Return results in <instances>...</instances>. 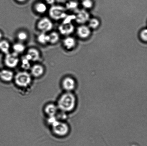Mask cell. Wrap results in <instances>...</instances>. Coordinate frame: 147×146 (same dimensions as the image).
Here are the masks:
<instances>
[{
    "label": "cell",
    "mask_w": 147,
    "mask_h": 146,
    "mask_svg": "<svg viewBox=\"0 0 147 146\" xmlns=\"http://www.w3.org/2000/svg\"><path fill=\"white\" fill-rule=\"evenodd\" d=\"M76 104V98L72 93L67 92L63 94L59 99L57 107L63 112L72 111Z\"/></svg>",
    "instance_id": "1"
},
{
    "label": "cell",
    "mask_w": 147,
    "mask_h": 146,
    "mask_svg": "<svg viewBox=\"0 0 147 146\" xmlns=\"http://www.w3.org/2000/svg\"><path fill=\"white\" fill-rule=\"evenodd\" d=\"M65 7L60 5H53L49 11V15L55 21L64 19L67 16Z\"/></svg>",
    "instance_id": "2"
},
{
    "label": "cell",
    "mask_w": 147,
    "mask_h": 146,
    "mask_svg": "<svg viewBox=\"0 0 147 146\" xmlns=\"http://www.w3.org/2000/svg\"><path fill=\"white\" fill-rule=\"evenodd\" d=\"M31 74L25 71H20L17 73L14 77L15 83L18 86L26 87L31 83Z\"/></svg>",
    "instance_id": "3"
},
{
    "label": "cell",
    "mask_w": 147,
    "mask_h": 146,
    "mask_svg": "<svg viewBox=\"0 0 147 146\" xmlns=\"http://www.w3.org/2000/svg\"><path fill=\"white\" fill-rule=\"evenodd\" d=\"M53 132L59 136H64L68 133L69 128L66 123L56 120L51 124Z\"/></svg>",
    "instance_id": "4"
},
{
    "label": "cell",
    "mask_w": 147,
    "mask_h": 146,
    "mask_svg": "<svg viewBox=\"0 0 147 146\" xmlns=\"http://www.w3.org/2000/svg\"><path fill=\"white\" fill-rule=\"evenodd\" d=\"M37 27L41 32L47 33L52 30L53 24L52 21L49 19L44 17L38 21Z\"/></svg>",
    "instance_id": "5"
},
{
    "label": "cell",
    "mask_w": 147,
    "mask_h": 146,
    "mask_svg": "<svg viewBox=\"0 0 147 146\" xmlns=\"http://www.w3.org/2000/svg\"><path fill=\"white\" fill-rule=\"evenodd\" d=\"M4 62L6 66L8 68H15L20 62L18 54L14 52L6 54Z\"/></svg>",
    "instance_id": "6"
},
{
    "label": "cell",
    "mask_w": 147,
    "mask_h": 146,
    "mask_svg": "<svg viewBox=\"0 0 147 146\" xmlns=\"http://www.w3.org/2000/svg\"><path fill=\"white\" fill-rule=\"evenodd\" d=\"M90 15L86 10L82 9L78 11L75 15V20L79 24H84L88 21Z\"/></svg>",
    "instance_id": "7"
},
{
    "label": "cell",
    "mask_w": 147,
    "mask_h": 146,
    "mask_svg": "<svg viewBox=\"0 0 147 146\" xmlns=\"http://www.w3.org/2000/svg\"><path fill=\"white\" fill-rule=\"evenodd\" d=\"M59 31L61 35L67 36L74 32V27L71 22H63L59 26Z\"/></svg>",
    "instance_id": "8"
},
{
    "label": "cell",
    "mask_w": 147,
    "mask_h": 146,
    "mask_svg": "<svg viewBox=\"0 0 147 146\" xmlns=\"http://www.w3.org/2000/svg\"><path fill=\"white\" fill-rule=\"evenodd\" d=\"M76 33L79 38L86 39L90 37L91 34V30L88 26L82 24L78 27Z\"/></svg>",
    "instance_id": "9"
},
{
    "label": "cell",
    "mask_w": 147,
    "mask_h": 146,
    "mask_svg": "<svg viewBox=\"0 0 147 146\" xmlns=\"http://www.w3.org/2000/svg\"><path fill=\"white\" fill-rule=\"evenodd\" d=\"M30 61H38L40 58V53L36 48H31L27 50L26 54L24 56Z\"/></svg>",
    "instance_id": "10"
},
{
    "label": "cell",
    "mask_w": 147,
    "mask_h": 146,
    "mask_svg": "<svg viewBox=\"0 0 147 146\" xmlns=\"http://www.w3.org/2000/svg\"><path fill=\"white\" fill-rule=\"evenodd\" d=\"M62 86L64 89L67 92H70L74 89L76 87V82L71 77H66L63 80Z\"/></svg>",
    "instance_id": "11"
},
{
    "label": "cell",
    "mask_w": 147,
    "mask_h": 146,
    "mask_svg": "<svg viewBox=\"0 0 147 146\" xmlns=\"http://www.w3.org/2000/svg\"><path fill=\"white\" fill-rule=\"evenodd\" d=\"M76 40L73 37L67 36L63 40V45L67 50L73 49L76 47Z\"/></svg>",
    "instance_id": "12"
},
{
    "label": "cell",
    "mask_w": 147,
    "mask_h": 146,
    "mask_svg": "<svg viewBox=\"0 0 147 146\" xmlns=\"http://www.w3.org/2000/svg\"><path fill=\"white\" fill-rule=\"evenodd\" d=\"M44 68L42 65L36 64L33 66L31 68V75L36 78L41 77L44 74Z\"/></svg>",
    "instance_id": "13"
},
{
    "label": "cell",
    "mask_w": 147,
    "mask_h": 146,
    "mask_svg": "<svg viewBox=\"0 0 147 146\" xmlns=\"http://www.w3.org/2000/svg\"><path fill=\"white\" fill-rule=\"evenodd\" d=\"M13 78V73L10 70L4 69L0 71V78L3 81L9 82Z\"/></svg>",
    "instance_id": "14"
},
{
    "label": "cell",
    "mask_w": 147,
    "mask_h": 146,
    "mask_svg": "<svg viewBox=\"0 0 147 146\" xmlns=\"http://www.w3.org/2000/svg\"><path fill=\"white\" fill-rule=\"evenodd\" d=\"M58 108L57 106L54 104H50L47 105L45 108V111L49 117L55 116L58 112Z\"/></svg>",
    "instance_id": "15"
},
{
    "label": "cell",
    "mask_w": 147,
    "mask_h": 146,
    "mask_svg": "<svg viewBox=\"0 0 147 146\" xmlns=\"http://www.w3.org/2000/svg\"><path fill=\"white\" fill-rule=\"evenodd\" d=\"M34 11L39 14H43L47 10V7L44 3L39 2L35 4L34 6Z\"/></svg>",
    "instance_id": "16"
},
{
    "label": "cell",
    "mask_w": 147,
    "mask_h": 146,
    "mask_svg": "<svg viewBox=\"0 0 147 146\" xmlns=\"http://www.w3.org/2000/svg\"><path fill=\"white\" fill-rule=\"evenodd\" d=\"M10 44L7 40H1L0 41V51L4 54L9 53Z\"/></svg>",
    "instance_id": "17"
},
{
    "label": "cell",
    "mask_w": 147,
    "mask_h": 146,
    "mask_svg": "<svg viewBox=\"0 0 147 146\" xmlns=\"http://www.w3.org/2000/svg\"><path fill=\"white\" fill-rule=\"evenodd\" d=\"M37 40L39 43L41 45H46L49 43V35L46 33L41 32L37 35Z\"/></svg>",
    "instance_id": "18"
},
{
    "label": "cell",
    "mask_w": 147,
    "mask_h": 146,
    "mask_svg": "<svg viewBox=\"0 0 147 146\" xmlns=\"http://www.w3.org/2000/svg\"><path fill=\"white\" fill-rule=\"evenodd\" d=\"M49 37V43L55 44L57 43L59 41L60 36L56 31H53L48 34Z\"/></svg>",
    "instance_id": "19"
},
{
    "label": "cell",
    "mask_w": 147,
    "mask_h": 146,
    "mask_svg": "<svg viewBox=\"0 0 147 146\" xmlns=\"http://www.w3.org/2000/svg\"><path fill=\"white\" fill-rule=\"evenodd\" d=\"M13 49L14 52L17 54L22 53L25 51V45L21 42L16 43L13 45Z\"/></svg>",
    "instance_id": "20"
},
{
    "label": "cell",
    "mask_w": 147,
    "mask_h": 146,
    "mask_svg": "<svg viewBox=\"0 0 147 146\" xmlns=\"http://www.w3.org/2000/svg\"><path fill=\"white\" fill-rule=\"evenodd\" d=\"M88 22V26L91 29H96L100 25V22L98 19L95 18H90Z\"/></svg>",
    "instance_id": "21"
},
{
    "label": "cell",
    "mask_w": 147,
    "mask_h": 146,
    "mask_svg": "<svg viewBox=\"0 0 147 146\" xmlns=\"http://www.w3.org/2000/svg\"><path fill=\"white\" fill-rule=\"evenodd\" d=\"M78 3L75 1H70L66 4V9L70 11H75L77 9L79 6Z\"/></svg>",
    "instance_id": "22"
},
{
    "label": "cell",
    "mask_w": 147,
    "mask_h": 146,
    "mask_svg": "<svg viewBox=\"0 0 147 146\" xmlns=\"http://www.w3.org/2000/svg\"><path fill=\"white\" fill-rule=\"evenodd\" d=\"M17 37L20 42H24L26 41L28 38V34L25 31H21L18 32Z\"/></svg>",
    "instance_id": "23"
},
{
    "label": "cell",
    "mask_w": 147,
    "mask_h": 146,
    "mask_svg": "<svg viewBox=\"0 0 147 146\" xmlns=\"http://www.w3.org/2000/svg\"><path fill=\"white\" fill-rule=\"evenodd\" d=\"M21 66L24 69H28L31 67L30 61L27 59L25 56L22 57L21 58Z\"/></svg>",
    "instance_id": "24"
},
{
    "label": "cell",
    "mask_w": 147,
    "mask_h": 146,
    "mask_svg": "<svg viewBox=\"0 0 147 146\" xmlns=\"http://www.w3.org/2000/svg\"><path fill=\"white\" fill-rule=\"evenodd\" d=\"M82 5L85 9H90L93 7V3L92 0H83Z\"/></svg>",
    "instance_id": "25"
},
{
    "label": "cell",
    "mask_w": 147,
    "mask_h": 146,
    "mask_svg": "<svg viewBox=\"0 0 147 146\" xmlns=\"http://www.w3.org/2000/svg\"><path fill=\"white\" fill-rule=\"evenodd\" d=\"M140 37L142 41L146 42L147 41V31L146 29H145L141 31L140 34Z\"/></svg>",
    "instance_id": "26"
},
{
    "label": "cell",
    "mask_w": 147,
    "mask_h": 146,
    "mask_svg": "<svg viewBox=\"0 0 147 146\" xmlns=\"http://www.w3.org/2000/svg\"><path fill=\"white\" fill-rule=\"evenodd\" d=\"M46 3L50 5H54L55 3V0H45Z\"/></svg>",
    "instance_id": "27"
},
{
    "label": "cell",
    "mask_w": 147,
    "mask_h": 146,
    "mask_svg": "<svg viewBox=\"0 0 147 146\" xmlns=\"http://www.w3.org/2000/svg\"><path fill=\"white\" fill-rule=\"evenodd\" d=\"M19 3H23L26 2L27 0H16Z\"/></svg>",
    "instance_id": "28"
},
{
    "label": "cell",
    "mask_w": 147,
    "mask_h": 146,
    "mask_svg": "<svg viewBox=\"0 0 147 146\" xmlns=\"http://www.w3.org/2000/svg\"><path fill=\"white\" fill-rule=\"evenodd\" d=\"M3 37V35L2 32L1 31H0V41L2 40V39Z\"/></svg>",
    "instance_id": "29"
}]
</instances>
